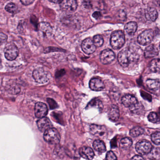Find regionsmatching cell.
Returning <instances> with one entry per match:
<instances>
[{
    "label": "cell",
    "instance_id": "obj_1",
    "mask_svg": "<svg viewBox=\"0 0 160 160\" xmlns=\"http://www.w3.org/2000/svg\"><path fill=\"white\" fill-rule=\"evenodd\" d=\"M139 56L138 54L131 49L126 48L119 52L118 56V63L123 67L127 68L138 62Z\"/></svg>",
    "mask_w": 160,
    "mask_h": 160
},
{
    "label": "cell",
    "instance_id": "obj_2",
    "mask_svg": "<svg viewBox=\"0 0 160 160\" xmlns=\"http://www.w3.org/2000/svg\"><path fill=\"white\" fill-rule=\"evenodd\" d=\"M125 43V34L122 31H116L111 35V44L113 49H118L123 47Z\"/></svg>",
    "mask_w": 160,
    "mask_h": 160
},
{
    "label": "cell",
    "instance_id": "obj_3",
    "mask_svg": "<svg viewBox=\"0 0 160 160\" xmlns=\"http://www.w3.org/2000/svg\"><path fill=\"white\" fill-rule=\"evenodd\" d=\"M44 139L49 144L56 145L60 142L61 136L58 131L54 128L52 127L48 130L44 132Z\"/></svg>",
    "mask_w": 160,
    "mask_h": 160
},
{
    "label": "cell",
    "instance_id": "obj_4",
    "mask_svg": "<svg viewBox=\"0 0 160 160\" xmlns=\"http://www.w3.org/2000/svg\"><path fill=\"white\" fill-rule=\"evenodd\" d=\"M32 76L35 81L38 83L45 84L49 80V74L42 68L35 70L33 72Z\"/></svg>",
    "mask_w": 160,
    "mask_h": 160
},
{
    "label": "cell",
    "instance_id": "obj_5",
    "mask_svg": "<svg viewBox=\"0 0 160 160\" xmlns=\"http://www.w3.org/2000/svg\"><path fill=\"white\" fill-rule=\"evenodd\" d=\"M4 52L6 58L9 61L15 60L18 55V49L12 42H9L6 45Z\"/></svg>",
    "mask_w": 160,
    "mask_h": 160
},
{
    "label": "cell",
    "instance_id": "obj_6",
    "mask_svg": "<svg viewBox=\"0 0 160 160\" xmlns=\"http://www.w3.org/2000/svg\"><path fill=\"white\" fill-rule=\"evenodd\" d=\"M154 33L151 29H148L142 32L138 36L137 40L138 43L142 45H147L149 44L153 39Z\"/></svg>",
    "mask_w": 160,
    "mask_h": 160
},
{
    "label": "cell",
    "instance_id": "obj_7",
    "mask_svg": "<svg viewBox=\"0 0 160 160\" xmlns=\"http://www.w3.org/2000/svg\"><path fill=\"white\" fill-rule=\"evenodd\" d=\"M135 148L139 154L145 155H148L151 152L153 147L150 142L143 140L139 141L136 143Z\"/></svg>",
    "mask_w": 160,
    "mask_h": 160
},
{
    "label": "cell",
    "instance_id": "obj_8",
    "mask_svg": "<svg viewBox=\"0 0 160 160\" xmlns=\"http://www.w3.org/2000/svg\"><path fill=\"white\" fill-rule=\"evenodd\" d=\"M115 58V54L112 50L106 49L102 51L100 55L101 62L104 65L111 64Z\"/></svg>",
    "mask_w": 160,
    "mask_h": 160
},
{
    "label": "cell",
    "instance_id": "obj_9",
    "mask_svg": "<svg viewBox=\"0 0 160 160\" xmlns=\"http://www.w3.org/2000/svg\"><path fill=\"white\" fill-rule=\"evenodd\" d=\"M34 111L36 116L40 119L45 117L48 114V107L43 102H37L35 106Z\"/></svg>",
    "mask_w": 160,
    "mask_h": 160
},
{
    "label": "cell",
    "instance_id": "obj_10",
    "mask_svg": "<svg viewBox=\"0 0 160 160\" xmlns=\"http://www.w3.org/2000/svg\"><path fill=\"white\" fill-rule=\"evenodd\" d=\"M121 102L124 106L132 110L137 106L138 101L137 99L130 95H127L122 97Z\"/></svg>",
    "mask_w": 160,
    "mask_h": 160
},
{
    "label": "cell",
    "instance_id": "obj_11",
    "mask_svg": "<svg viewBox=\"0 0 160 160\" xmlns=\"http://www.w3.org/2000/svg\"><path fill=\"white\" fill-rule=\"evenodd\" d=\"M61 8L64 11L68 12H73L77 10L78 3L75 0H66L62 1L60 3Z\"/></svg>",
    "mask_w": 160,
    "mask_h": 160
},
{
    "label": "cell",
    "instance_id": "obj_12",
    "mask_svg": "<svg viewBox=\"0 0 160 160\" xmlns=\"http://www.w3.org/2000/svg\"><path fill=\"white\" fill-rule=\"evenodd\" d=\"M82 48L85 53L88 54L93 53L96 50V46L90 38H87L82 41Z\"/></svg>",
    "mask_w": 160,
    "mask_h": 160
},
{
    "label": "cell",
    "instance_id": "obj_13",
    "mask_svg": "<svg viewBox=\"0 0 160 160\" xmlns=\"http://www.w3.org/2000/svg\"><path fill=\"white\" fill-rule=\"evenodd\" d=\"M38 127L41 132H45L46 131L52 128V124L48 117H43L38 120L37 122Z\"/></svg>",
    "mask_w": 160,
    "mask_h": 160
},
{
    "label": "cell",
    "instance_id": "obj_14",
    "mask_svg": "<svg viewBox=\"0 0 160 160\" xmlns=\"http://www.w3.org/2000/svg\"><path fill=\"white\" fill-rule=\"evenodd\" d=\"M80 156L85 159L91 160L95 156L94 151L92 148L88 147H83L79 150Z\"/></svg>",
    "mask_w": 160,
    "mask_h": 160
},
{
    "label": "cell",
    "instance_id": "obj_15",
    "mask_svg": "<svg viewBox=\"0 0 160 160\" xmlns=\"http://www.w3.org/2000/svg\"><path fill=\"white\" fill-rule=\"evenodd\" d=\"M89 87L93 91H100L103 90L105 85L100 79L94 78L89 81Z\"/></svg>",
    "mask_w": 160,
    "mask_h": 160
},
{
    "label": "cell",
    "instance_id": "obj_16",
    "mask_svg": "<svg viewBox=\"0 0 160 160\" xmlns=\"http://www.w3.org/2000/svg\"><path fill=\"white\" fill-rule=\"evenodd\" d=\"M90 131L95 136H102L106 133V129L104 126L92 125L90 126Z\"/></svg>",
    "mask_w": 160,
    "mask_h": 160
},
{
    "label": "cell",
    "instance_id": "obj_17",
    "mask_svg": "<svg viewBox=\"0 0 160 160\" xmlns=\"http://www.w3.org/2000/svg\"><path fill=\"white\" fill-rule=\"evenodd\" d=\"M119 116H120V114H119V110L118 107L115 105H112L108 112L109 118L112 121L115 122L119 119Z\"/></svg>",
    "mask_w": 160,
    "mask_h": 160
},
{
    "label": "cell",
    "instance_id": "obj_18",
    "mask_svg": "<svg viewBox=\"0 0 160 160\" xmlns=\"http://www.w3.org/2000/svg\"><path fill=\"white\" fill-rule=\"evenodd\" d=\"M158 12L157 9L154 8H148L145 11V16L148 20L154 22L158 18Z\"/></svg>",
    "mask_w": 160,
    "mask_h": 160
},
{
    "label": "cell",
    "instance_id": "obj_19",
    "mask_svg": "<svg viewBox=\"0 0 160 160\" xmlns=\"http://www.w3.org/2000/svg\"><path fill=\"white\" fill-rule=\"evenodd\" d=\"M159 51L158 48L153 45H150L146 48L144 52L145 57L146 58H151L157 56Z\"/></svg>",
    "mask_w": 160,
    "mask_h": 160
},
{
    "label": "cell",
    "instance_id": "obj_20",
    "mask_svg": "<svg viewBox=\"0 0 160 160\" xmlns=\"http://www.w3.org/2000/svg\"><path fill=\"white\" fill-rule=\"evenodd\" d=\"M39 30L46 36H49L52 33V28L49 23L47 22H42L39 24Z\"/></svg>",
    "mask_w": 160,
    "mask_h": 160
},
{
    "label": "cell",
    "instance_id": "obj_21",
    "mask_svg": "<svg viewBox=\"0 0 160 160\" xmlns=\"http://www.w3.org/2000/svg\"><path fill=\"white\" fill-rule=\"evenodd\" d=\"M137 24L135 22H130L125 25V30L126 33L130 35L135 34L137 29Z\"/></svg>",
    "mask_w": 160,
    "mask_h": 160
},
{
    "label": "cell",
    "instance_id": "obj_22",
    "mask_svg": "<svg viewBox=\"0 0 160 160\" xmlns=\"http://www.w3.org/2000/svg\"><path fill=\"white\" fill-rule=\"evenodd\" d=\"M93 147L96 151L99 153H104L106 150L105 144L100 140H97L94 141Z\"/></svg>",
    "mask_w": 160,
    "mask_h": 160
},
{
    "label": "cell",
    "instance_id": "obj_23",
    "mask_svg": "<svg viewBox=\"0 0 160 160\" xmlns=\"http://www.w3.org/2000/svg\"><path fill=\"white\" fill-rule=\"evenodd\" d=\"M150 70L154 73L160 72V59H154L149 63Z\"/></svg>",
    "mask_w": 160,
    "mask_h": 160
},
{
    "label": "cell",
    "instance_id": "obj_24",
    "mask_svg": "<svg viewBox=\"0 0 160 160\" xmlns=\"http://www.w3.org/2000/svg\"><path fill=\"white\" fill-rule=\"evenodd\" d=\"M146 83L148 88L151 90H157L160 88V82L158 80L148 79Z\"/></svg>",
    "mask_w": 160,
    "mask_h": 160
},
{
    "label": "cell",
    "instance_id": "obj_25",
    "mask_svg": "<svg viewBox=\"0 0 160 160\" xmlns=\"http://www.w3.org/2000/svg\"><path fill=\"white\" fill-rule=\"evenodd\" d=\"M144 130L141 127H135L130 131V135L132 137H137L143 134Z\"/></svg>",
    "mask_w": 160,
    "mask_h": 160
},
{
    "label": "cell",
    "instance_id": "obj_26",
    "mask_svg": "<svg viewBox=\"0 0 160 160\" xmlns=\"http://www.w3.org/2000/svg\"><path fill=\"white\" fill-rule=\"evenodd\" d=\"M132 144V140L129 138H123L120 141V146L124 149L129 148Z\"/></svg>",
    "mask_w": 160,
    "mask_h": 160
},
{
    "label": "cell",
    "instance_id": "obj_27",
    "mask_svg": "<svg viewBox=\"0 0 160 160\" xmlns=\"http://www.w3.org/2000/svg\"><path fill=\"white\" fill-rule=\"evenodd\" d=\"M148 154L150 156L149 158L152 160L158 159L160 157V148H152L151 152Z\"/></svg>",
    "mask_w": 160,
    "mask_h": 160
},
{
    "label": "cell",
    "instance_id": "obj_28",
    "mask_svg": "<svg viewBox=\"0 0 160 160\" xmlns=\"http://www.w3.org/2000/svg\"><path fill=\"white\" fill-rule=\"evenodd\" d=\"M102 104L101 101L99 99L95 98L90 101L87 107L89 108V107H95L100 109L102 108Z\"/></svg>",
    "mask_w": 160,
    "mask_h": 160
},
{
    "label": "cell",
    "instance_id": "obj_29",
    "mask_svg": "<svg viewBox=\"0 0 160 160\" xmlns=\"http://www.w3.org/2000/svg\"><path fill=\"white\" fill-rule=\"evenodd\" d=\"M103 39L101 35H97L94 37L93 42L97 47H101L103 44Z\"/></svg>",
    "mask_w": 160,
    "mask_h": 160
},
{
    "label": "cell",
    "instance_id": "obj_30",
    "mask_svg": "<svg viewBox=\"0 0 160 160\" xmlns=\"http://www.w3.org/2000/svg\"><path fill=\"white\" fill-rule=\"evenodd\" d=\"M148 119L150 122L153 123H157L160 122V118L156 113L152 112L148 116Z\"/></svg>",
    "mask_w": 160,
    "mask_h": 160
},
{
    "label": "cell",
    "instance_id": "obj_31",
    "mask_svg": "<svg viewBox=\"0 0 160 160\" xmlns=\"http://www.w3.org/2000/svg\"><path fill=\"white\" fill-rule=\"evenodd\" d=\"M5 9L8 12L11 13H14L18 9L17 6L14 3H9L5 7Z\"/></svg>",
    "mask_w": 160,
    "mask_h": 160
},
{
    "label": "cell",
    "instance_id": "obj_32",
    "mask_svg": "<svg viewBox=\"0 0 160 160\" xmlns=\"http://www.w3.org/2000/svg\"><path fill=\"white\" fill-rule=\"evenodd\" d=\"M152 142L156 145H160V132H156L151 136Z\"/></svg>",
    "mask_w": 160,
    "mask_h": 160
},
{
    "label": "cell",
    "instance_id": "obj_33",
    "mask_svg": "<svg viewBox=\"0 0 160 160\" xmlns=\"http://www.w3.org/2000/svg\"><path fill=\"white\" fill-rule=\"evenodd\" d=\"M106 160H117V158L112 151H109L106 154Z\"/></svg>",
    "mask_w": 160,
    "mask_h": 160
},
{
    "label": "cell",
    "instance_id": "obj_34",
    "mask_svg": "<svg viewBox=\"0 0 160 160\" xmlns=\"http://www.w3.org/2000/svg\"><path fill=\"white\" fill-rule=\"evenodd\" d=\"M48 102L51 109H54L57 107V103L52 99H48Z\"/></svg>",
    "mask_w": 160,
    "mask_h": 160
},
{
    "label": "cell",
    "instance_id": "obj_35",
    "mask_svg": "<svg viewBox=\"0 0 160 160\" xmlns=\"http://www.w3.org/2000/svg\"><path fill=\"white\" fill-rule=\"evenodd\" d=\"M7 39V36L3 33L0 32V43H2L6 41Z\"/></svg>",
    "mask_w": 160,
    "mask_h": 160
},
{
    "label": "cell",
    "instance_id": "obj_36",
    "mask_svg": "<svg viewBox=\"0 0 160 160\" xmlns=\"http://www.w3.org/2000/svg\"><path fill=\"white\" fill-rule=\"evenodd\" d=\"M93 18H95L96 19H98L102 17V15L101 13L99 11H96V12H94L92 15Z\"/></svg>",
    "mask_w": 160,
    "mask_h": 160
},
{
    "label": "cell",
    "instance_id": "obj_37",
    "mask_svg": "<svg viewBox=\"0 0 160 160\" xmlns=\"http://www.w3.org/2000/svg\"><path fill=\"white\" fill-rule=\"evenodd\" d=\"M83 5L85 7H86V8H89L92 7L91 3L89 1H84V2H83Z\"/></svg>",
    "mask_w": 160,
    "mask_h": 160
},
{
    "label": "cell",
    "instance_id": "obj_38",
    "mask_svg": "<svg viewBox=\"0 0 160 160\" xmlns=\"http://www.w3.org/2000/svg\"><path fill=\"white\" fill-rule=\"evenodd\" d=\"M130 160H145L142 157H141V156H138V155H136V156H134Z\"/></svg>",
    "mask_w": 160,
    "mask_h": 160
},
{
    "label": "cell",
    "instance_id": "obj_39",
    "mask_svg": "<svg viewBox=\"0 0 160 160\" xmlns=\"http://www.w3.org/2000/svg\"><path fill=\"white\" fill-rule=\"evenodd\" d=\"M21 2L22 3V4L24 5H28L31 4L32 3L34 2V1H21Z\"/></svg>",
    "mask_w": 160,
    "mask_h": 160
},
{
    "label": "cell",
    "instance_id": "obj_40",
    "mask_svg": "<svg viewBox=\"0 0 160 160\" xmlns=\"http://www.w3.org/2000/svg\"><path fill=\"white\" fill-rule=\"evenodd\" d=\"M50 2H52V3H61L62 1H50Z\"/></svg>",
    "mask_w": 160,
    "mask_h": 160
},
{
    "label": "cell",
    "instance_id": "obj_41",
    "mask_svg": "<svg viewBox=\"0 0 160 160\" xmlns=\"http://www.w3.org/2000/svg\"><path fill=\"white\" fill-rule=\"evenodd\" d=\"M159 7H160V4H159Z\"/></svg>",
    "mask_w": 160,
    "mask_h": 160
},
{
    "label": "cell",
    "instance_id": "obj_42",
    "mask_svg": "<svg viewBox=\"0 0 160 160\" xmlns=\"http://www.w3.org/2000/svg\"></svg>",
    "mask_w": 160,
    "mask_h": 160
}]
</instances>
